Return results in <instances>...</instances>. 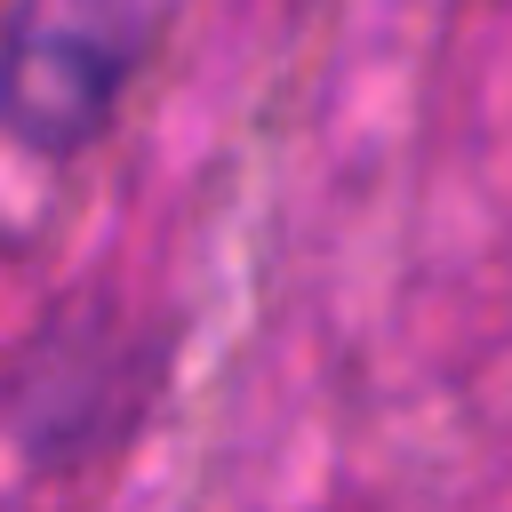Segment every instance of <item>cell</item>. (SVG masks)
Returning <instances> with one entry per match:
<instances>
[{"mask_svg":"<svg viewBox=\"0 0 512 512\" xmlns=\"http://www.w3.org/2000/svg\"><path fill=\"white\" fill-rule=\"evenodd\" d=\"M168 328L112 288L48 296L0 360V432L32 472H88L128 448L160 400Z\"/></svg>","mask_w":512,"mask_h":512,"instance_id":"1","label":"cell"},{"mask_svg":"<svg viewBox=\"0 0 512 512\" xmlns=\"http://www.w3.org/2000/svg\"><path fill=\"white\" fill-rule=\"evenodd\" d=\"M152 0H8L0 16V128L40 152V160H72L88 152L144 56H152Z\"/></svg>","mask_w":512,"mask_h":512,"instance_id":"2","label":"cell"}]
</instances>
